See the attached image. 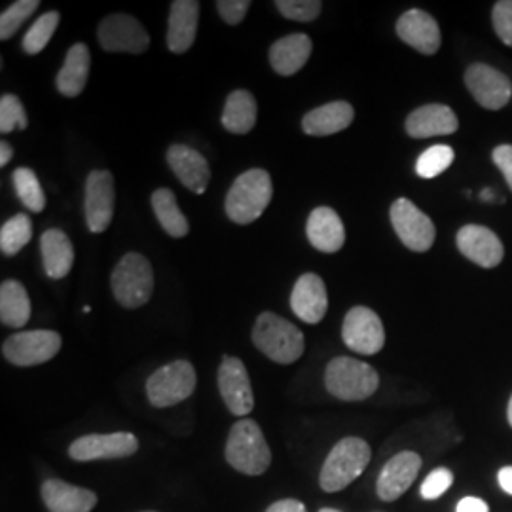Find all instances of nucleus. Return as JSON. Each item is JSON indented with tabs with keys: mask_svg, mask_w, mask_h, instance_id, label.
Here are the masks:
<instances>
[{
	"mask_svg": "<svg viewBox=\"0 0 512 512\" xmlns=\"http://www.w3.org/2000/svg\"><path fill=\"white\" fill-rule=\"evenodd\" d=\"M253 344L260 353L279 365H293L306 349L302 330L272 311L258 315L253 329Z\"/></svg>",
	"mask_w": 512,
	"mask_h": 512,
	"instance_id": "f257e3e1",
	"label": "nucleus"
},
{
	"mask_svg": "<svg viewBox=\"0 0 512 512\" xmlns=\"http://www.w3.org/2000/svg\"><path fill=\"white\" fill-rule=\"evenodd\" d=\"M224 456L232 469L249 476L264 475L272 463L270 446L253 420H239L232 425Z\"/></svg>",
	"mask_w": 512,
	"mask_h": 512,
	"instance_id": "f03ea898",
	"label": "nucleus"
},
{
	"mask_svg": "<svg viewBox=\"0 0 512 512\" xmlns=\"http://www.w3.org/2000/svg\"><path fill=\"white\" fill-rule=\"evenodd\" d=\"M274 186L270 173L264 169H251L239 175L228 190L224 209L228 219L236 224H251L260 219L272 202Z\"/></svg>",
	"mask_w": 512,
	"mask_h": 512,
	"instance_id": "7ed1b4c3",
	"label": "nucleus"
},
{
	"mask_svg": "<svg viewBox=\"0 0 512 512\" xmlns=\"http://www.w3.org/2000/svg\"><path fill=\"white\" fill-rule=\"evenodd\" d=\"M372 458L368 442L359 437L342 439L332 450L319 475V484L327 494L342 492L353 480L365 473Z\"/></svg>",
	"mask_w": 512,
	"mask_h": 512,
	"instance_id": "20e7f679",
	"label": "nucleus"
},
{
	"mask_svg": "<svg viewBox=\"0 0 512 512\" xmlns=\"http://www.w3.org/2000/svg\"><path fill=\"white\" fill-rule=\"evenodd\" d=\"M378 385V372L359 359L336 357L325 370V387L332 397L340 401H365L376 393Z\"/></svg>",
	"mask_w": 512,
	"mask_h": 512,
	"instance_id": "39448f33",
	"label": "nucleus"
},
{
	"mask_svg": "<svg viewBox=\"0 0 512 512\" xmlns=\"http://www.w3.org/2000/svg\"><path fill=\"white\" fill-rule=\"evenodd\" d=\"M110 289L116 302L128 310L145 306L154 293V270L147 256L128 253L110 275Z\"/></svg>",
	"mask_w": 512,
	"mask_h": 512,
	"instance_id": "423d86ee",
	"label": "nucleus"
},
{
	"mask_svg": "<svg viewBox=\"0 0 512 512\" xmlns=\"http://www.w3.org/2000/svg\"><path fill=\"white\" fill-rule=\"evenodd\" d=\"M196 368L188 361H173L158 368L147 382V397L156 408H169L186 401L196 389Z\"/></svg>",
	"mask_w": 512,
	"mask_h": 512,
	"instance_id": "0eeeda50",
	"label": "nucleus"
},
{
	"mask_svg": "<svg viewBox=\"0 0 512 512\" xmlns=\"http://www.w3.org/2000/svg\"><path fill=\"white\" fill-rule=\"evenodd\" d=\"M61 349V336L54 330H23L2 344V355L16 366H37L52 361Z\"/></svg>",
	"mask_w": 512,
	"mask_h": 512,
	"instance_id": "6e6552de",
	"label": "nucleus"
},
{
	"mask_svg": "<svg viewBox=\"0 0 512 512\" xmlns=\"http://www.w3.org/2000/svg\"><path fill=\"white\" fill-rule=\"evenodd\" d=\"M97 38L109 54H143L150 46L147 29L129 14H112L97 27Z\"/></svg>",
	"mask_w": 512,
	"mask_h": 512,
	"instance_id": "1a4fd4ad",
	"label": "nucleus"
},
{
	"mask_svg": "<svg viewBox=\"0 0 512 512\" xmlns=\"http://www.w3.org/2000/svg\"><path fill=\"white\" fill-rule=\"evenodd\" d=\"M391 224L403 245L414 253L429 251L437 238L433 220L406 198L391 205Z\"/></svg>",
	"mask_w": 512,
	"mask_h": 512,
	"instance_id": "9d476101",
	"label": "nucleus"
},
{
	"mask_svg": "<svg viewBox=\"0 0 512 512\" xmlns=\"http://www.w3.org/2000/svg\"><path fill=\"white\" fill-rule=\"evenodd\" d=\"M342 338L351 351L359 355H376L384 348V323L370 308H351L342 325Z\"/></svg>",
	"mask_w": 512,
	"mask_h": 512,
	"instance_id": "9b49d317",
	"label": "nucleus"
},
{
	"mask_svg": "<svg viewBox=\"0 0 512 512\" xmlns=\"http://www.w3.org/2000/svg\"><path fill=\"white\" fill-rule=\"evenodd\" d=\"M217 380L220 397L228 410L238 418L249 416L255 408V395L243 361L238 357H224L219 366Z\"/></svg>",
	"mask_w": 512,
	"mask_h": 512,
	"instance_id": "f8f14e48",
	"label": "nucleus"
},
{
	"mask_svg": "<svg viewBox=\"0 0 512 512\" xmlns=\"http://www.w3.org/2000/svg\"><path fill=\"white\" fill-rule=\"evenodd\" d=\"M465 84L476 103L484 109H503L511 101L512 84L509 76L490 65H471L465 73Z\"/></svg>",
	"mask_w": 512,
	"mask_h": 512,
	"instance_id": "ddd939ff",
	"label": "nucleus"
},
{
	"mask_svg": "<svg viewBox=\"0 0 512 512\" xmlns=\"http://www.w3.org/2000/svg\"><path fill=\"white\" fill-rule=\"evenodd\" d=\"M114 177L109 171L95 169L88 175L86 181V198H84V213L86 222L92 234L105 232L114 217Z\"/></svg>",
	"mask_w": 512,
	"mask_h": 512,
	"instance_id": "4468645a",
	"label": "nucleus"
},
{
	"mask_svg": "<svg viewBox=\"0 0 512 512\" xmlns=\"http://www.w3.org/2000/svg\"><path fill=\"white\" fill-rule=\"evenodd\" d=\"M139 440L133 433H105V435H84L69 446V456L74 461H95V459H122L137 454Z\"/></svg>",
	"mask_w": 512,
	"mask_h": 512,
	"instance_id": "2eb2a0df",
	"label": "nucleus"
},
{
	"mask_svg": "<svg viewBox=\"0 0 512 512\" xmlns=\"http://www.w3.org/2000/svg\"><path fill=\"white\" fill-rule=\"evenodd\" d=\"M459 253L480 268H495L501 264L505 249L501 239L486 226L467 224L458 232Z\"/></svg>",
	"mask_w": 512,
	"mask_h": 512,
	"instance_id": "dca6fc26",
	"label": "nucleus"
},
{
	"mask_svg": "<svg viewBox=\"0 0 512 512\" xmlns=\"http://www.w3.org/2000/svg\"><path fill=\"white\" fill-rule=\"evenodd\" d=\"M420 469L421 458L416 452H401L389 459L378 476V497L385 503L397 501L414 484Z\"/></svg>",
	"mask_w": 512,
	"mask_h": 512,
	"instance_id": "f3484780",
	"label": "nucleus"
},
{
	"mask_svg": "<svg viewBox=\"0 0 512 512\" xmlns=\"http://www.w3.org/2000/svg\"><path fill=\"white\" fill-rule=\"evenodd\" d=\"M293 313L308 325L323 321L329 310V296L325 281L317 274H304L294 283L291 294Z\"/></svg>",
	"mask_w": 512,
	"mask_h": 512,
	"instance_id": "a211bd4d",
	"label": "nucleus"
},
{
	"mask_svg": "<svg viewBox=\"0 0 512 512\" xmlns=\"http://www.w3.org/2000/svg\"><path fill=\"white\" fill-rule=\"evenodd\" d=\"M397 35L420 54L433 55L439 52V23L431 14L423 12L420 8L404 12L397 21Z\"/></svg>",
	"mask_w": 512,
	"mask_h": 512,
	"instance_id": "6ab92c4d",
	"label": "nucleus"
},
{
	"mask_svg": "<svg viewBox=\"0 0 512 512\" xmlns=\"http://www.w3.org/2000/svg\"><path fill=\"white\" fill-rule=\"evenodd\" d=\"M167 164L190 192L203 194L207 190L211 181V169L196 148L171 145L167 150Z\"/></svg>",
	"mask_w": 512,
	"mask_h": 512,
	"instance_id": "aec40b11",
	"label": "nucleus"
},
{
	"mask_svg": "<svg viewBox=\"0 0 512 512\" xmlns=\"http://www.w3.org/2000/svg\"><path fill=\"white\" fill-rule=\"evenodd\" d=\"M200 2L198 0H175L169 12L167 48L173 54H186L198 35Z\"/></svg>",
	"mask_w": 512,
	"mask_h": 512,
	"instance_id": "412c9836",
	"label": "nucleus"
},
{
	"mask_svg": "<svg viewBox=\"0 0 512 512\" xmlns=\"http://www.w3.org/2000/svg\"><path fill=\"white\" fill-rule=\"evenodd\" d=\"M458 116L446 105H423L406 118V133L414 139L452 135L458 131Z\"/></svg>",
	"mask_w": 512,
	"mask_h": 512,
	"instance_id": "4be33fe9",
	"label": "nucleus"
},
{
	"mask_svg": "<svg viewBox=\"0 0 512 512\" xmlns=\"http://www.w3.org/2000/svg\"><path fill=\"white\" fill-rule=\"evenodd\" d=\"M306 234L311 245L321 253H336L346 243V228L340 215L330 207H317L311 211Z\"/></svg>",
	"mask_w": 512,
	"mask_h": 512,
	"instance_id": "5701e85b",
	"label": "nucleus"
},
{
	"mask_svg": "<svg viewBox=\"0 0 512 512\" xmlns=\"http://www.w3.org/2000/svg\"><path fill=\"white\" fill-rule=\"evenodd\" d=\"M40 494L50 512H92L97 505L95 492L67 484L59 478L46 480Z\"/></svg>",
	"mask_w": 512,
	"mask_h": 512,
	"instance_id": "b1692460",
	"label": "nucleus"
},
{
	"mask_svg": "<svg viewBox=\"0 0 512 512\" xmlns=\"http://www.w3.org/2000/svg\"><path fill=\"white\" fill-rule=\"evenodd\" d=\"M313 44L311 38L304 33H294L279 38L270 48V65L275 73L281 76H293L304 69L310 59Z\"/></svg>",
	"mask_w": 512,
	"mask_h": 512,
	"instance_id": "393cba45",
	"label": "nucleus"
},
{
	"mask_svg": "<svg viewBox=\"0 0 512 512\" xmlns=\"http://www.w3.org/2000/svg\"><path fill=\"white\" fill-rule=\"evenodd\" d=\"M355 110L346 101H332L319 109H313L304 116L302 129L311 137H329L351 126Z\"/></svg>",
	"mask_w": 512,
	"mask_h": 512,
	"instance_id": "a878e982",
	"label": "nucleus"
},
{
	"mask_svg": "<svg viewBox=\"0 0 512 512\" xmlns=\"http://www.w3.org/2000/svg\"><path fill=\"white\" fill-rule=\"evenodd\" d=\"M90 67H92L90 48L82 42H76L73 48L67 52L65 63L55 78L57 92L65 97H78L88 84Z\"/></svg>",
	"mask_w": 512,
	"mask_h": 512,
	"instance_id": "bb28decb",
	"label": "nucleus"
},
{
	"mask_svg": "<svg viewBox=\"0 0 512 512\" xmlns=\"http://www.w3.org/2000/svg\"><path fill=\"white\" fill-rule=\"evenodd\" d=\"M40 253L44 272L50 279H63L69 275L74 264V249L63 230H46L40 238Z\"/></svg>",
	"mask_w": 512,
	"mask_h": 512,
	"instance_id": "cd10ccee",
	"label": "nucleus"
},
{
	"mask_svg": "<svg viewBox=\"0 0 512 512\" xmlns=\"http://www.w3.org/2000/svg\"><path fill=\"white\" fill-rule=\"evenodd\" d=\"M31 319V298L25 287L8 279L0 285V321L4 327L21 329Z\"/></svg>",
	"mask_w": 512,
	"mask_h": 512,
	"instance_id": "c85d7f7f",
	"label": "nucleus"
},
{
	"mask_svg": "<svg viewBox=\"0 0 512 512\" xmlns=\"http://www.w3.org/2000/svg\"><path fill=\"white\" fill-rule=\"evenodd\" d=\"M256 112L255 95L247 90H236L228 95L220 122L226 131L234 135H247L255 128Z\"/></svg>",
	"mask_w": 512,
	"mask_h": 512,
	"instance_id": "c756f323",
	"label": "nucleus"
},
{
	"mask_svg": "<svg viewBox=\"0 0 512 512\" xmlns=\"http://www.w3.org/2000/svg\"><path fill=\"white\" fill-rule=\"evenodd\" d=\"M150 203H152L156 219H158L160 226L167 232V236L181 239L188 234V230H190L188 220L184 217L183 211L179 209L177 198H175V194L169 188L154 190Z\"/></svg>",
	"mask_w": 512,
	"mask_h": 512,
	"instance_id": "7c9ffc66",
	"label": "nucleus"
},
{
	"mask_svg": "<svg viewBox=\"0 0 512 512\" xmlns=\"http://www.w3.org/2000/svg\"><path fill=\"white\" fill-rule=\"evenodd\" d=\"M33 238V220L27 215H16L2 224L0 251L2 255L14 256Z\"/></svg>",
	"mask_w": 512,
	"mask_h": 512,
	"instance_id": "2f4dec72",
	"label": "nucleus"
},
{
	"mask_svg": "<svg viewBox=\"0 0 512 512\" xmlns=\"http://www.w3.org/2000/svg\"><path fill=\"white\" fill-rule=\"evenodd\" d=\"M12 181L21 203L33 213H42L46 207V196L38 183L37 173L29 167H18L12 175Z\"/></svg>",
	"mask_w": 512,
	"mask_h": 512,
	"instance_id": "473e14b6",
	"label": "nucleus"
},
{
	"mask_svg": "<svg viewBox=\"0 0 512 512\" xmlns=\"http://www.w3.org/2000/svg\"><path fill=\"white\" fill-rule=\"evenodd\" d=\"M59 25V14L57 12H46L29 27L25 33L21 48L29 55H37L48 46V42L54 37L55 29Z\"/></svg>",
	"mask_w": 512,
	"mask_h": 512,
	"instance_id": "72a5a7b5",
	"label": "nucleus"
},
{
	"mask_svg": "<svg viewBox=\"0 0 512 512\" xmlns=\"http://www.w3.org/2000/svg\"><path fill=\"white\" fill-rule=\"evenodd\" d=\"M454 158L456 154L448 145L427 148L416 162V173L421 179H435L454 164Z\"/></svg>",
	"mask_w": 512,
	"mask_h": 512,
	"instance_id": "f704fd0d",
	"label": "nucleus"
},
{
	"mask_svg": "<svg viewBox=\"0 0 512 512\" xmlns=\"http://www.w3.org/2000/svg\"><path fill=\"white\" fill-rule=\"evenodd\" d=\"M38 0H18L10 4L0 16V40L14 37L21 25L37 12Z\"/></svg>",
	"mask_w": 512,
	"mask_h": 512,
	"instance_id": "c9c22d12",
	"label": "nucleus"
},
{
	"mask_svg": "<svg viewBox=\"0 0 512 512\" xmlns=\"http://www.w3.org/2000/svg\"><path fill=\"white\" fill-rule=\"evenodd\" d=\"M275 8L279 10L281 16L293 21H302L308 23L315 18H319L323 10V2L319 0H277Z\"/></svg>",
	"mask_w": 512,
	"mask_h": 512,
	"instance_id": "e433bc0d",
	"label": "nucleus"
},
{
	"mask_svg": "<svg viewBox=\"0 0 512 512\" xmlns=\"http://www.w3.org/2000/svg\"><path fill=\"white\" fill-rule=\"evenodd\" d=\"M27 128V114L16 95H2L0 99V131L12 133Z\"/></svg>",
	"mask_w": 512,
	"mask_h": 512,
	"instance_id": "4c0bfd02",
	"label": "nucleus"
},
{
	"mask_svg": "<svg viewBox=\"0 0 512 512\" xmlns=\"http://www.w3.org/2000/svg\"><path fill=\"white\" fill-rule=\"evenodd\" d=\"M454 484V473L446 467H439L433 473H429L421 484L420 494L427 501H435L446 494Z\"/></svg>",
	"mask_w": 512,
	"mask_h": 512,
	"instance_id": "58836bf2",
	"label": "nucleus"
},
{
	"mask_svg": "<svg viewBox=\"0 0 512 512\" xmlns=\"http://www.w3.org/2000/svg\"><path fill=\"white\" fill-rule=\"evenodd\" d=\"M492 21L497 37L512 48V0H501L495 4Z\"/></svg>",
	"mask_w": 512,
	"mask_h": 512,
	"instance_id": "ea45409f",
	"label": "nucleus"
},
{
	"mask_svg": "<svg viewBox=\"0 0 512 512\" xmlns=\"http://www.w3.org/2000/svg\"><path fill=\"white\" fill-rule=\"evenodd\" d=\"M249 8H251L249 0H219L217 2L220 18L224 19V23H228V25H239L247 16Z\"/></svg>",
	"mask_w": 512,
	"mask_h": 512,
	"instance_id": "a19ab883",
	"label": "nucleus"
},
{
	"mask_svg": "<svg viewBox=\"0 0 512 512\" xmlns=\"http://www.w3.org/2000/svg\"><path fill=\"white\" fill-rule=\"evenodd\" d=\"M494 164L501 169L505 181L512 190V145H501L495 148Z\"/></svg>",
	"mask_w": 512,
	"mask_h": 512,
	"instance_id": "79ce46f5",
	"label": "nucleus"
},
{
	"mask_svg": "<svg viewBox=\"0 0 512 512\" xmlns=\"http://www.w3.org/2000/svg\"><path fill=\"white\" fill-rule=\"evenodd\" d=\"M456 512H490V507L486 501L480 497H463L456 507Z\"/></svg>",
	"mask_w": 512,
	"mask_h": 512,
	"instance_id": "37998d69",
	"label": "nucleus"
},
{
	"mask_svg": "<svg viewBox=\"0 0 512 512\" xmlns=\"http://www.w3.org/2000/svg\"><path fill=\"white\" fill-rule=\"evenodd\" d=\"M266 512H308L304 503L298 499H281L274 505H270Z\"/></svg>",
	"mask_w": 512,
	"mask_h": 512,
	"instance_id": "c03bdc74",
	"label": "nucleus"
},
{
	"mask_svg": "<svg viewBox=\"0 0 512 512\" xmlns=\"http://www.w3.org/2000/svg\"><path fill=\"white\" fill-rule=\"evenodd\" d=\"M497 482H499V486H501V490H503L505 494L512 495V465L499 469Z\"/></svg>",
	"mask_w": 512,
	"mask_h": 512,
	"instance_id": "a18cd8bd",
	"label": "nucleus"
},
{
	"mask_svg": "<svg viewBox=\"0 0 512 512\" xmlns=\"http://www.w3.org/2000/svg\"><path fill=\"white\" fill-rule=\"evenodd\" d=\"M12 156H14L12 145H8L6 141H2V143H0V167H6V165L10 164Z\"/></svg>",
	"mask_w": 512,
	"mask_h": 512,
	"instance_id": "49530a36",
	"label": "nucleus"
},
{
	"mask_svg": "<svg viewBox=\"0 0 512 512\" xmlns=\"http://www.w3.org/2000/svg\"><path fill=\"white\" fill-rule=\"evenodd\" d=\"M507 416H509V423H511L512 427V397L511 401H509V408H507Z\"/></svg>",
	"mask_w": 512,
	"mask_h": 512,
	"instance_id": "de8ad7c7",
	"label": "nucleus"
},
{
	"mask_svg": "<svg viewBox=\"0 0 512 512\" xmlns=\"http://www.w3.org/2000/svg\"><path fill=\"white\" fill-rule=\"evenodd\" d=\"M319 512H340V511H336V509H321V511Z\"/></svg>",
	"mask_w": 512,
	"mask_h": 512,
	"instance_id": "09e8293b",
	"label": "nucleus"
},
{
	"mask_svg": "<svg viewBox=\"0 0 512 512\" xmlns=\"http://www.w3.org/2000/svg\"><path fill=\"white\" fill-rule=\"evenodd\" d=\"M148 512H150V511H148Z\"/></svg>",
	"mask_w": 512,
	"mask_h": 512,
	"instance_id": "8fccbe9b",
	"label": "nucleus"
}]
</instances>
